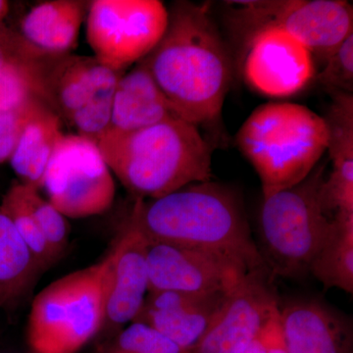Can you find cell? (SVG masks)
Masks as SVG:
<instances>
[{
  "label": "cell",
  "instance_id": "6da1fadb",
  "mask_svg": "<svg viewBox=\"0 0 353 353\" xmlns=\"http://www.w3.org/2000/svg\"><path fill=\"white\" fill-rule=\"evenodd\" d=\"M154 50L141 61L182 119L217 122L233 79V59L209 3L176 1Z\"/></svg>",
  "mask_w": 353,
  "mask_h": 353
},
{
  "label": "cell",
  "instance_id": "7a4b0ae2",
  "mask_svg": "<svg viewBox=\"0 0 353 353\" xmlns=\"http://www.w3.org/2000/svg\"><path fill=\"white\" fill-rule=\"evenodd\" d=\"M129 219L150 245L214 253L248 272L271 275L253 241L240 197L226 185L194 183L158 199H136Z\"/></svg>",
  "mask_w": 353,
  "mask_h": 353
},
{
  "label": "cell",
  "instance_id": "3957f363",
  "mask_svg": "<svg viewBox=\"0 0 353 353\" xmlns=\"http://www.w3.org/2000/svg\"><path fill=\"white\" fill-rule=\"evenodd\" d=\"M97 145L136 199H158L212 179V148L199 127L181 117L134 132H106Z\"/></svg>",
  "mask_w": 353,
  "mask_h": 353
},
{
  "label": "cell",
  "instance_id": "277c9868",
  "mask_svg": "<svg viewBox=\"0 0 353 353\" xmlns=\"http://www.w3.org/2000/svg\"><path fill=\"white\" fill-rule=\"evenodd\" d=\"M324 117L301 104L269 102L259 106L236 137L239 150L260 179L263 197L304 180L328 146Z\"/></svg>",
  "mask_w": 353,
  "mask_h": 353
},
{
  "label": "cell",
  "instance_id": "5b68a950",
  "mask_svg": "<svg viewBox=\"0 0 353 353\" xmlns=\"http://www.w3.org/2000/svg\"><path fill=\"white\" fill-rule=\"evenodd\" d=\"M325 176L326 164H318L301 182L263 197L261 254L272 278H299L309 273L332 225L320 194Z\"/></svg>",
  "mask_w": 353,
  "mask_h": 353
},
{
  "label": "cell",
  "instance_id": "8992f818",
  "mask_svg": "<svg viewBox=\"0 0 353 353\" xmlns=\"http://www.w3.org/2000/svg\"><path fill=\"white\" fill-rule=\"evenodd\" d=\"M109 254L53 281L34 296L27 339L36 353H77L101 331Z\"/></svg>",
  "mask_w": 353,
  "mask_h": 353
},
{
  "label": "cell",
  "instance_id": "52a82bcc",
  "mask_svg": "<svg viewBox=\"0 0 353 353\" xmlns=\"http://www.w3.org/2000/svg\"><path fill=\"white\" fill-rule=\"evenodd\" d=\"M236 57L257 32L275 28L301 41L320 67L353 34L352 4L343 0L224 2Z\"/></svg>",
  "mask_w": 353,
  "mask_h": 353
},
{
  "label": "cell",
  "instance_id": "ba28073f",
  "mask_svg": "<svg viewBox=\"0 0 353 353\" xmlns=\"http://www.w3.org/2000/svg\"><path fill=\"white\" fill-rule=\"evenodd\" d=\"M168 17L159 0H94L85 17L88 46L104 66L124 72L154 50Z\"/></svg>",
  "mask_w": 353,
  "mask_h": 353
},
{
  "label": "cell",
  "instance_id": "9c48e42d",
  "mask_svg": "<svg viewBox=\"0 0 353 353\" xmlns=\"http://www.w3.org/2000/svg\"><path fill=\"white\" fill-rule=\"evenodd\" d=\"M65 217L105 212L116 194L113 174L99 145L80 134H63L44 173L41 190Z\"/></svg>",
  "mask_w": 353,
  "mask_h": 353
},
{
  "label": "cell",
  "instance_id": "30bf717a",
  "mask_svg": "<svg viewBox=\"0 0 353 353\" xmlns=\"http://www.w3.org/2000/svg\"><path fill=\"white\" fill-rule=\"evenodd\" d=\"M19 58L31 74L34 97L60 119L68 120L99 90L116 87L124 74L95 57L48 54L32 46Z\"/></svg>",
  "mask_w": 353,
  "mask_h": 353
},
{
  "label": "cell",
  "instance_id": "8fae6325",
  "mask_svg": "<svg viewBox=\"0 0 353 353\" xmlns=\"http://www.w3.org/2000/svg\"><path fill=\"white\" fill-rule=\"evenodd\" d=\"M264 272H250L228 292L196 353H241L277 317L280 303Z\"/></svg>",
  "mask_w": 353,
  "mask_h": 353
},
{
  "label": "cell",
  "instance_id": "7c38bea8",
  "mask_svg": "<svg viewBox=\"0 0 353 353\" xmlns=\"http://www.w3.org/2000/svg\"><path fill=\"white\" fill-rule=\"evenodd\" d=\"M236 60L246 83L270 97L296 94L316 75L308 48L289 32L275 28L254 34Z\"/></svg>",
  "mask_w": 353,
  "mask_h": 353
},
{
  "label": "cell",
  "instance_id": "4fadbf2b",
  "mask_svg": "<svg viewBox=\"0 0 353 353\" xmlns=\"http://www.w3.org/2000/svg\"><path fill=\"white\" fill-rule=\"evenodd\" d=\"M148 292H229L250 273L232 260L183 246H148Z\"/></svg>",
  "mask_w": 353,
  "mask_h": 353
},
{
  "label": "cell",
  "instance_id": "5bb4252c",
  "mask_svg": "<svg viewBox=\"0 0 353 353\" xmlns=\"http://www.w3.org/2000/svg\"><path fill=\"white\" fill-rule=\"evenodd\" d=\"M148 246L145 236L128 218L119 239L108 252L102 330L114 336L136 319L145 303L148 294Z\"/></svg>",
  "mask_w": 353,
  "mask_h": 353
},
{
  "label": "cell",
  "instance_id": "9a60e30c",
  "mask_svg": "<svg viewBox=\"0 0 353 353\" xmlns=\"http://www.w3.org/2000/svg\"><path fill=\"white\" fill-rule=\"evenodd\" d=\"M229 292H148L132 322L148 325L179 347L196 353Z\"/></svg>",
  "mask_w": 353,
  "mask_h": 353
},
{
  "label": "cell",
  "instance_id": "2e32d148",
  "mask_svg": "<svg viewBox=\"0 0 353 353\" xmlns=\"http://www.w3.org/2000/svg\"><path fill=\"white\" fill-rule=\"evenodd\" d=\"M279 319L288 353H352L350 323L326 304L294 301L280 305Z\"/></svg>",
  "mask_w": 353,
  "mask_h": 353
},
{
  "label": "cell",
  "instance_id": "e0dca14e",
  "mask_svg": "<svg viewBox=\"0 0 353 353\" xmlns=\"http://www.w3.org/2000/svg\"><path fill=\"white\" fill-rule=\"evenodd\" d=\"M180 117L152 73L139 61L118 81L113 97L112 116L108 131L130 132Z\"/></svg>",
  "mask_w": 353,
  "mask_h": 353
},
{
  "label": "cell",
  "instance_id": "ac0fdd59",
  "mask_svg": "<svg viewBox=\"0 0 353 353\" xmlns=\"http://www.w3.org/2000/svg\"><path fill=\"white\" fill-rule=\"evenodd\" d=\"M88 6L81 0L41 2L21 21V37L48 54H68L78 43Z\"/></svg>",
  "mask_w": 353,
  "mask_h": 353
},
{
  "label": "cell",
  "instance_id": "d6986e66",
  "mask_svg": "<svg viewBox=\"0 0 353 353\" xmlns=\"http://www.w3.org/2000/svg\"><path fill=\"white\" fill-rule=\"evenodd\" d=\"M41 274L12 222L0 211V309L17 308L31 294Z\"/></svg>",
  "mask_w": 353,
  "mask_h": 353
},
{
  "label": "cell",
  "instance_id": "ffe728a7",
  "mask_svg": "<svg viewBox=\"0 0 353 353\" xmlns=\"http://www.w3.org/2000/svg\"><path fill=\"white\" fill-rule=\"evenodd\" d=\"M63 134L59 116L43 105L28 123L9 159L21 183L41 190L46 167Z\"/></svg>",
  "mask_w": 353,
  "mask_h": 353
},
{
  "label": "cell",
  "instance_id": "44dd1931",
  "mask_svg": "<svg viewBox=\"0 0 353 353\" xmlns=\"http://www.w3.org/2000/svg\"><path fill=\"white\" fill-rule=\"evenodd\" d=\"M309 273L325 289L353 292V212H338Z\"/></svg>",
  "mask_w": 353,
  "mask_h": 353
},
{
  "label": "cell",
  "instance_id": "7402d4cb",
  "mask_svg": "<svg viewBox=\"0 0 353 353\" xmlns=\"http://www.w3.org/2000/svg\"><path fill=\"white\" fill-rule=\"evenodd\" d=\"M326 117L329 138L327 152L332 161L330 178L353 182V95L332 94Z\"/></svg>",
  "mask_w": 353,
  "mask_h": 353
},
{
  "label": "cell",
  "instance_id": "603a6c76",
  "mask_svg": "<svg viewBox=\"0 0 353 353\" xmlns=\"http://www.w3.org/2000/svg\"><path fill=\"white\" fill-rule=\"evenodd\" d=\"M0 211L12 222L43 273L57 263L59 259L44 238L41 227L23 196L21 183H13L7 190L0 204Z\"/></svg>",
  "mask_w": 353,
  "mask_h": 353
},
{
  "label": "cell",
  "instance_id": "cb8c5ba5",
  "mask_svg": "<svg viewBox=\"0 0 353 353\" xmlns=\"http://www.w3.org/2000/svg\"><path fill=\"white\" fill-rule=\"evenodd\" d=\"M21 185L23 196L41 227L44 238L59 259L69 243L68 220L48 199L41 196L39 190L23 183H21Z\"/></svg>",
  "mask_w": 353,
  "mask_h": 353
},
{
  "label": "cell",
  "instance_id": "d4e9b609",
  "mask_svg": "<svg viewBox=\"0 0 353 353\" xmlns=\"http://www.w3.org/2000/svg\"><path fill=\"white\" fill-rule=\"evenodd\" d=\"M101 353H192L179 347L157 330L132 322L114 336Z\"/></svg>",
  "mask_w": 353,
  "mask_h": 353
},
{
  "label": "cell",
  "instance_id": "484cf974",
  "mask_svg": "<svg viewBox=\"0 0 353 353\" xmlns=\"http://www.w3.org/2000/svg\"><path fill=\"white\" fill-rule=\"evenodd\" d=\"M115 88L99 90L83 108L70 116L67 121L78 134L97 143L105 134L110 126Z\"/></svg>",
  "mask_w": 353,
  "mask_h": 353
},
{
  "label": "cell",
  "instance_id": "4316f807",
  "mask_svg": "<svg viewBox=\"0 0 353 353\" xmlns=\"http://www.w3.org/2000/svg\"><path fill=\"white\" fill-rule=\"evenodd\" d=\"M32 97H36L29 69L19 58L7 57L0 67V112L20 108Z\"/></svg>",
  "mask_w": 353,
  "mask_h": 353
},
{
  "label": "cell",
  "instance_id": "83f0119b",
  "mask_svg": "<svg viewBox=\"0 0 353 353\" xmlns=\"http://www.w3.org/2000/svg\"><path fill=\"white\" fill-rule=\"evenodd\" d=\"M329 94L353 92V34H350L315 75Z\"/></svg>",
  "mask_w": 353,
  "mask_h": 353
},
{
  "label": "cell",
  "instance_id": "f1b7e54d",
  "mask_svg": "<svg viewBox=\"0 0 353 353\" xmlns=\"http://www.w3.org/2000/svg\"><path fill=\"white\" fill-rule=\"evenodd\" d=\"M43 105L32 97L20 108L0 112V164L9 161L28 123Z\"/></svg>",
  "mask_w": 353,
  "mask_h": 353
},
{
  "label": "cell",
  "instance_id": "f546056e",
  "mask_svg": "<svg viewBox=\"0 0 353 353\" xmlns=\"http://www.w3.org/2000/svg\"><path fill=\"white\" fill-rule=\"evenodd\" d=\"M241 353H288L279 315L265 327L263 331Z\"/></svg>",
  "mask_w": 353,
  "mask_h": 353
},
{
  "label": "cell",
  "instance_id": "4dcf8cb0",
  "mask_svg": "<svg viewBox=\"0 0 353 353\" xmlns=\"http://www.w3.org/2000/svg\"><path fill=\"white\" fill-rule=\"evenodd\" d=\"M9 10L8 2L4 1V0H0V24H1L2 20L7 15Z\"/></svg>",
  "mask_w": 353,
  "mask_h": 353
},
{
  "label": "cell",
  "instance_id": "1f68e13d",
  "mask_svg": "<svg viewBox=\"0 0 353 353\" xmlns=\"http://www.w3.org/2000/svg\"><path fill=\"white\" fill-rule=\"evenodd\" d=\"M6 60V51L4 48L3 41H2L1 37H0V67L3 65Z\"/></svg>",
  "mask_w": 353,
  "mask_h": 353
}]
</instances>
